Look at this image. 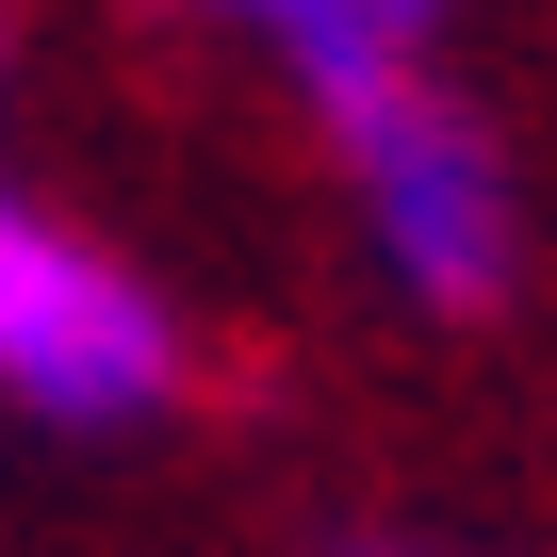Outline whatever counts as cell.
<instances>
[{
  "mask_svg": "<svg viewBox=\"0 0 557 557\" xmlns=\"http://www.w3.org/2000/svg\"><path fill=\"white\" fill-rule=\"evenodd\" d=\"M329 164H345V213H361V262L394 278L410 312L443 329H492L524 296V164L508 132L443 83V66H377V83H329Z\"/></svg>",
  "mask_w": 557,
  "mask_h": 557,
  "instance_id": "cell-1",
  "label": "cell"
},
{
  "mask_svg": "<svg viewBox=\"0 0 557 557\" xmlns=\"http://www.w3.org/2000/svg\"><path fill=\"white\" fill-rule=\"evenodd\" d=\"M181 377H197V345L164 312V278L132 246H99L83 213L0 181V410H34V426H164Z\"/></svg>",
  "mask_w": 557,
  "mask_h": 557,
  "instance_id": "cell-2",
  "label": "cell"
},
{
  "mask_svg": "<svg viewBox=\"0 0 557 557\" xmlns=\"http://www.w3.org/2000/svg\"><path fill=\"white\" fill-rule=\"evenodd\" d=\"M213 17H230V34H262L296 83H345V66H361V0H213Z\"/></svg>",
  "mask_w": 557,
  "mask_h": 557,
  "instance_id": "cell-3",
  "label": "cell"
},
{
  "mask_svg": "<svg viewBox=\"0 0 557 557\" xmlns=\"http://www.w3.org/2000/svg\"><path fill=\"white\" fill-rule=\"evenodd\" d=\"M443 17H459V0H361V66H345V83H377V66H426V50H443ZM312 99H329V83H312Z\"/></svg>",
  "mask_w": 557,
  "mask_h": 557,
  "instance_id": "cell-4",
  "label": "cell"
},
{
  "mask_svg": "<svg viewBox=\"0 0 557 557\" xmlns=\"http://www.w3.org/2000/svg\"><path fill=\"white\" fill-rule=\"evenodd\" d=\"M345 557H426V541H345Z\"/></svg>",
  "mask_w": 557,
  "mask_h": 557,
  "instance_id": "cell-5",
  "label": "cell"
},
{
  "mask_svg": "<svg viewBox=\"0 0 557 557\" xmlns=\"http://www.w3.org/2000/svg\"><path fill=\"white\" fill-rule=\"evenodd\" d=\"M0 66H17V34H0Z\"/></svg>",
  "mask_w": 557,
  "mask_h": 557,
  "instance_id": "cell-6",
  "label": "cell"
}]
</instances>
